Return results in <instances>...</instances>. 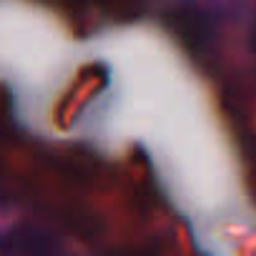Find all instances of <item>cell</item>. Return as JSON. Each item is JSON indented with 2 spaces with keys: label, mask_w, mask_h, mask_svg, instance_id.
Listing matches in <instances>:
<instances>
[{
  "label": "cell",
  "mask_w": 256,
  "mask_h": 256,
  "mask_svg": "<svg viewBox=\"0 0 256 256\" xmlns=\"http://www.w3.org/2000/svg\"><path fill=\"white\" fill-rule=\"evenodd\" d=\"M176 33L191 46V48H206L211 40V20L206 18V13L196 6H181L176 8V13L171 16Z\"/></svg>",
  "instance_id": "6da1fadb"
},
{
  "label": "cell",
  "mask_w": 256,
  "mask_h": 256,
  "mask_svg": "<svg viewBox=\"0 0 256 256\" xmlns=\"http://www.w3.org/2000/svg\"><path fill=\"white\" fill-rule=\"evenodd\" d=\"M0 251H6V254H53V251H58V244L43 228L20 226L3 236Z\"/></svg>",
  "instance_id": "7a4b0ae2"
},
{
  "label": "cell",
  "mask_w": 256,
  "mask_h": 256,
  "mask_svg": "<svg viewBox=\"0 0 256 256\" xmlns=\"http://www.w3.org/2000/svg\"><path fill=\"white\" fill-rule=\"evenodd\" d=\"M251 46H254V50H256V23H254V30H251Z\"/></svg>",
  "instance_id": "3957f363"
}]
</instances>
